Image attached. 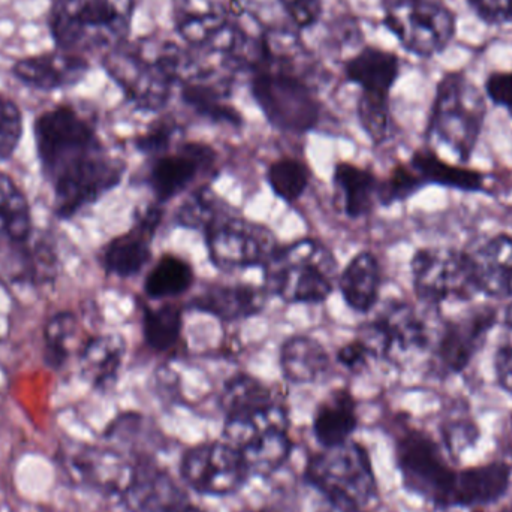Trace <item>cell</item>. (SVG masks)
<instances>
[{
  "label": "cell",
  "mask_w": 512,
  "mask_h": 512,
  "mask_svg": "<svg viewBox=\"0 0 512 512\" xmlns=\"http://www.w3.org/2000/svg\"><path fill=\"white\" fill-rule=\"evenodd\" d=\"M33 137L57 218H75L122 182L125 165L105 149L95 120L83 108L57 104L42 111L33 122Z\"/></svg>",
  "instance_id": "6da1fadb"
},
{
  "label": "cell",
  "mask_w": 512,
  "mask_h": 512,
  "mask_svg": "<svg viewBox=\"0 0 512 512\" xmlns=\"http://www.w3.org/2000/svg\"><path fill=\"white\" fill-rule=\"evenodd\" d=\"M304 50L292 33H262L249 41L245 62L252 72V95L280 131L303 134L319 119V102L304 74Z\"/></svg>",
  "instance_id": "7a4b0ae2"
},
{
  "label": "cell",
  "mask_w": 512,
  "mask_h": 512,
  "mask_svg": "<svg viewBox=\"0 0 512 512\" xmlns=\"http://www.w3.org/2000/svg\"><path fill=\"white\" fill-rule=\"evenodd\" d=\"M194 63V57L179 45L158 38L126 39L102 60L126 99L144 111L164 108L174 86L182 83Z\"/></svg>",
  "instance_id": "3957f363"
},
{
  "label": "cell",
  "mask_w": 512,
  "mask_h": 512,
  "mask_svg": "<svg viewBox=\"0 0 512 512\" xmlns=\"http://www.w3.org/2000/svg\"><path fill=\"white\" fill-rule=\"evenodd\" d=\"M304 483L315 490L328 512H375L378 481L369 450L358 441L318 451L307 459Z\"/></svg>",
  "instance_id": "277c9868"
},
{
  "label": "cell",
  "mask_w": 512,
  "mask_h": 512,
  "mask_svg": "<svg viewBox=\"0 0 512 512\" xmlns=\"http://www.w3.org/2000/svg\"><path fill=\"white\" fill-rule=\"evenodd\" d=\"M134 0H54L48 30L56 47L86 56L108 51L128 39Z\"/></svg>",
  "instance_id": "5b68a950"
},
{
  "label": "cell",
  "mask_w": 512,
  "mask_h": 512,
  "mask_svg": "<svg viewBox=\"0 0 512 512\" xmlns=\"http://www.w3.org/2000/svg\"><path fill=\"white\" fill-rule=\"evenodd\" d=\"M486 116V93L465 72H447L436 87L427 129L429 140L447 147L460 164H468Z\"/></svg>",
  "instance_id": "8992f818"
},
{
  "label": "cell",
  "mask_w": 512,
  "mask_h": 512,
  "mask_svg": "<svg viewBox=\"0 0 512 512\" xmlns=\"http://www.w3.org/2000/svg\"><path fill=\"white\" fill-rule=\"evenodd\" d=\"M264 267L267 291L286 303H324L333 292L336 261L316 240H298L277 249Z\"/></svg>",
  "instance_id": "52a82bcc"
},
{
  "label": "cell",
  "mask_w": 512,
  "mask_h": 512,
  "mask_svg": "<svg viewBox=\"0 0 512 512\" xmlns=\"http://www.w3.org/2000/svg\"><path fill=\"white\" fill-rule=\"evenodd\" d=\"M412 285L424 306L468 303L478 292L468 251L451 246L418 249L411 261Z\"/></svg>",
  "instance_id": "ba28073f"
},
{
  "label": "cell",
  "mask_w": 512,
  "mask_h": 512,
  "mask_svg": "<svg viewBox=\"0 0 512 512\" xmlns=\"http://www.w3.org/2000/svg\"><path fill=\"white\" fill-rule=\"evenodd\" d=\"M384 24L406 51L423 59L447 50L457 32L456 14L439 0H388Z\"/></svg>",
  "instance_id": "9c48e42d"
},
{
  "label": "cell",
  "mask_w": 512,
  "mask_h": 512,
  "mask_svg": "<svg viewBox=\"0 0 512 512\" xmlns=\"http://www.w3.org/2000/svg\"><path fill=\"white\" fill-rule=\"evenodd\" d=\"M179 474L186 489L204 498H228L252 480L239 447L227 439L206 441L183 451Z\"/></svg>",
  "instance_id": "30bf717a"
},
{
  "label": "cell",
  "mask_w": 512,
  "mask_h": 512,
  "mask_svg": "<svg viewBox=\"0 0 512 512\" xmlns=\"http://www.w3.org/2000/svg\"><path fill=\"white\" fill-rule=\"evenodd\" d=\"M221 408L225 439L234 445L262 430L289 424L288 411L279 394L254 376L230 379L221 394Z\"/></svg>",
  "instance_id": "8fae6325"
},
{
  "label": "cell",
  "mask_w": 512,
  "mask_h": 512,
  "mask_svg": "<svg viewBox=\"0 0 512 512\" xmlns=\"http://www.w3.org/2000/svg\"><path fill=\"white\" fill-rule=\"evenodd\" d=\"M501 309L493 304H472L468 309L439 324L430 363L439 376L459 375L481 349L499 324Z\"/></svg>",
  "instance_id": "7c38bea8"
},
{
  "label": "cell",
  "mask_w": 512,
  "mask_h": 512,
  "mask_svg": "<svg viewBox=\"0 0 512 512\" xmlns=\"http://www.w3.org/2000/svg\"><path fill=\"white\" fill-rule=\"evenodd\" d=\"M174 23L189 47L242 63L249 39L213 0H174Z\"/></svg>",
  "instance_id": "4fadbf2b"
},
{
  "label": "cell",
  "mask_w": 512,
  "mask_h": 512,
  "mask_svg": "<svg viewBox=\"0 0 512 512\" xmlns=\"http://www.w3.org/2000/svg\"><path fill=\"white\" fill-rule=\"evenodd\" d=\"M206 234L210 259L219 270L265 265L277 251L271 231L246 219L219 218Z\"/></svg>",
  "instance_id": "5bb4252c"
},
{
  "label": "cell",
  "mask_w": 512,
  "mask_h": 512,
  "mask_svg": "<svg viewBox=\"0 0 512 512\" xmlns=\"http://www.w3.org/2000/svg\"><path fill=\"white\" fill-rule=\"evenodd\" d=\"M396 459L403 483L411 492L436 502L453 498L456 475L439 456L432 439L417 430H409L396 442Z\"/></svg>",
  "instance_id": "9a60e30c"
},
{
  "label": "cell",
  "mask_w": 512,
  "mask_h": 512,
  "mask_svg": "<svg viewBox=\"0 0 512 512\" xmlns=\"http://www.w3.org/2000/svg\"><path fill=\"white\" fill-rule=\"evenodd\" d=\"M370 324L381 340L384 358L403 361L430 354L441 322L435 325L424 310L394 301Z\"/></svg>",
  "instance_id": "2e32d148"
},
{
  "label": "cell",
  "mask_w": 512,
  "mask_h": 512,
  "mask_svg": "<svg viewBox=\"0 0 512 512\" xmlns=\"http://www.w3.org/2000/svg\"><path fill=\"white\" fill-rule=\"evenodd\" d=\"M69 471L84 486L119 501L131 483L134 459L114 448L83 445L66 454Z\"/></svg>",
  "instance_id": "e0dca14e"
},
{
  "label": "cell",
  "mask_w": 512,
  "mask_h": 512,
  "mask_svg": "<svg viewBox=\"0 0 512 512\" xmlns=\"http://www.w3.org/2000/svg\"><path fill=\"white\" fill-rule=\"evenodd\" d=\"M90 69L86 56L53 48L23 57L12 65L15 80L39 92H57L77 86Z\"/></svg>",
  "instance_id": "ac0fdd59"
},
{
  "label": "cell",
  "mask_w": 512,
  "mask_h": 512,
  "mask_svg": "<svg viewBox=\"0 0 512 512\" xmlns=\"http://www.w3.org/2000/svg\"><path fill=\"white\" fill-rule=\"evenodd\" d=\"M0 270L15 285L47 286L59 274V254L47 234L33 231L23 242L0 245Z\"/></svg>",
  "instance_id": "d6986e66"
},
{
  "label": "cell",
  "mask_w": 512,
  "mask_h": 512,
  "mask_svg": "<svg viewBox=\"0 0 512 512\" xmlns=\"http://www.w3.org/2000/svg\"><path fill=\"white\" fill-rule=\"evenodd\" d=\"M161 222L162 210L155 204L138 210L131 230L111 240L102 251L105 271L122 279L140 273L152 256V240Z\"/></svg>",
  "instance_id": "ffe728a7"
},
{
  "label": "cell",
  "mask_w": 512,
  "mask_h": 512,
  "mask_svg": "<svg viewBox=\"0 0 512 512\" xmlns=\"http://www.w3.org/2000/svg\"><path fill=\"white\" fill-rule=\"evenodd\" d=\"M478 292L493 300L512 298V236L496 234L468 251Z\"/></svg>",
  "instance_id": "44dd1931"
},
{
  "label": "cell",
  "mask_w": 512,
  "mask_h": 512,
  "mask_svg": "<svg viewBox=\"0 0 512 512\" xmlns=\"http://www.w3.org/2000/svg\"><path fill=\"white\" fill-rule=\"evenodd\" d=\"M213 159L212 147L200 143L186 144L179 153H167L156 159L149 176L156 198L165 203L185 191L204 167L213 164Z\"/></svg>",
  "instance_id": "7402d4cb"
},
{
  "label": "cell",
  "mask_w": 512,
  "mask_h": 512,
  "mask_svg": "<svg viewBox=\"0 0 512 512\" xmlns=\"http://www.w3.org/2000/svg\"><path fill=\"white\" fill-rule=\"evenodd\" d=\"M179 86L183 101L201 117L230 126L242 125L239 111L228 102V84L215 72L195 63Z\"/></svg>",
  "instance_id": "603a6c76"
},
{
  "label": "cell",
  "mask_w": 512,
  "mask_h": 512,
  "mask_svg": "<svg viewBox=\"0 0 512 512\" xmlns=\"http://www.w3.org/2000/svg\"><path fill=\"white\" fill-rule=\"evenodd\" d=\"M358 406L351 391L336 388L318 406L312 420V433L322 450L351 441L358 429Z\"/></svg>",
  "instance_id": "cb8c5ba5"
},
{
  "label": "cell",
  "mask_w": 512,
  "mask_h": 512,
  "mask_svg": "<svg viewBox=\"0 0 512 512\" xmlns=\"http://www.w3.org/2000/svg\"><path fill=\"white\" fill-rule=\"evenodd\" d=\"M265 292L252 285L212 283L195 295L191 306L224 321H239L252 318L264 309Z\"/></svg>",
  "instance_id": "d4e9b609"
},
{
  "label": "cell",
  "mask_w": 512,
  "mask_h": 512,
  "mask_svg": "<svg viewBox=\"0 0 512 512\" xmlns=\"http://www.w3.org/2000/svg\"><path fill=\"white\" fill-rule=\"evenodd\" d=\"M421 185L444 186L463 192H486L489 179L483 171L460 162H447L432 147L415 150L408 162Z\"/></svg>",
  "instance_id": "484cf974"
},
{
  "label": "cell",
  "mask_w": 512,
  "mask_h": 512,
  "mask_svg": "<svg viewBox=\"0 0 512 512\" xmlns=\"http://www.w3.org/2000/svg\"><path fill=\"white\" fill-rule=\"evenodd\" d=\"M126 355V342L120 334H99L86 340L78 352L81 376L98 391L116 385Z\"/></svg>",
  "instance_id": "4316f807"
},
{
  "label": "cell",
  "mask_w": 512,
  "mask_h": 512,
  "mask_svg": "<svg viewBox=\"0 0 512 512\" xmlns=\"http://www.w3.org/2000/svg\"><path fill=\"white\" fill-rule=\"evenodd\" d=\"M400 59L391 51L364 47L346 62L345 75L363 93L390 96L400 75Z\"/></svg>",
  "instance_id": "83f0119b"
},
{
  "label": "cell",
  "mask_w": 512,
  "mask_h": 512,
  "mask_svg": "<svg viewBox=\"0 0 512 512\" xmlns=\"http://www.w3.org/2000/svg\"><path fill=\"white\" fill-rule=\"evenodd\" d=\"M236 447L240 448L252 478H267L277 474L291 459L294 439L289 426H276L249 436Z\"/></svg>",
  "instance_id": "f1b7e54d"
},
{
  "label": "cell",
  "mask_w": 512,
  "mask_h": 512,
  "mask_svg": "<svg viewBox=\"0 0 512 512\" xmlns=\"http://www.w3.org/2000/svg\"><path fill=\"white\" fill-rule=\"evenodd\" d=\"M381 283V265L372 252L355 255L339 277L343 300L358 313L370 312L376 306Z\"/></svg>",
  "instance_id": "f546056e"
},
{
  "label": "cell",
  "mask_w": 512,
  "mask_h": 512,
  "mask_svg": "<svg viewBox=\"0 0 512 512\" xmlns=\"http://www.w3.org/2000/svg\"><path fill=\"white\" fill-rule=\"evenodd\" d=\"M330 358L324 345L310 336H292L280 348V369L292 384H313L328 370Z\"/></svg>",
  "instance_id": "4dcf8cb0"
},
{
  "label": "cell",
  "mask_w": 512,
  "mask_h": 512,
  "mask_svg": "<svg viewBox=\"0 0 512 512\" xmlns=\"http://www.w3.org/2000/svg\"><path fill=\"white\" fill-rule=\"evenodd\" d=\"M333 179L343 212L349 218H364L372 212L379 201V182L372 171L351 162H339Z\"/></svg>",
  "instance_id": "1f68e13d"
},
{
  "label": "cell",
  "mask_w": 512,
  "mask_h": 512,
  "mask_svg": "<svg viewBox=\"0 0 512 512\" xmlns=\"http://www.w3.org/2000/svg\"><path fill=\"white\" fill-rule=\"evenodd\" d=\"M510 469L502 463L468 469L454 480L453 499L459 504H489L507 492Z\"/></svg>",
  "instance_id": "d6a6232c"
},
{
  "label": "cell",
  "mask_w": 512,
  "mask_h": 512,
  "mask_svg": "<svg viewBox=\"0 0 512 512\" xmlns=\"http://www.w3.org/2000/svg\"><path fill=\"white\" fill-rule=\"evenodd\" d=\"M33 231L26 195L12 177L0 171V245L23 242Z\"/></svg>",
  "instance_id": "836d02e7"
},
{
  "label": "cell",
  "mask_w": 512,
  "mask_h": 512,
  "mask_svg": "<svg viewBox=\"0 0 512 512\" xmlns=\"http://www.w3.org/2000/svg\"><path fill=\"white\" fill-rule=\"evenodd\" d=\"M194 279V270L185 259L164 255L147 274L144 291L155 300L179 297L191 289Z\"/></svg>",
  "instance_id": "e575fe53"
},
{
  "label": "cell",
  "mask_w": 512,
  "mask_h": 512,
  "mask_svg": "<svg viewBox=\"0 0 512 512\" xmlns=\"http://www.w3.org/2000/svg\"><path fill=\"white\" fill-rule=\"evenodd\" d=\"M182 327L183 309L179 304L165 303L155 309L144 307V340L153 351H170L179 342Z\"/></svg>",
  "instance_id": "d590c367"
},
{
  "label": "cell",
  "mask_w": 512,
  "mask_h": 512,
  "mask_svg": "<svg viewBox=\"0 0 512 512\" xmlns=\"http://www.w3.org/2000/svg\"><path fill=\"white\" fill-rule=\"evenodd\" d=\"M78 324L77 316L71 312H59L48 319L44 327L45 363L59 370L68 363L77 348Z\"/></svg>",
  "instance_id": "8d00e7d4"
},
{
  "label": "cell",
  "mask_w": 512,
  "mask_h": 512,
  "mask_svg": "<svg viewBox=\"0 0 512 512\" xmlns=\"http://www.w3.org/2000/svg\"><path fill=\"white\" fill-rule=\"evenodd\" d=\"M138 512H207L182 489L164 468L158 472L141 501Z\"/></svg>",
  "instance_id": "74e56055"
},
{
  "label": "cell",
  "mask_w": 512,
  "mask_h": 512,
  "mask_svg": "<svg viewBox=\"0 0 512 512\" xmlns=\"http://www.w3.org/2000/svg\"><path fill=\"white\" fill-rule=\"evenodd\" d=\"M309 179V168L298 159H279L268 168V185L274 195L285 203H295L306 192Z\"/></svg>",
  "instance_id": "f35d334b"
},
{
  "label": "cell",
  "mask_w": 512,
  "mask_h": 512,
  "mask_svg": "<svg viewBox=\"0 0 512 512\" xmlns=\"http://www.w3.org/2000/svg\"><path fill=\"white\" fill-rule=\"evenodd\" d=\"M357 113L361 128L373 144H384L390 140L394 128L390 96L361 92Z\"/></svg>",
  "instance_id": "ab89813d"
},
{
  "label": "cell",
  "mask_w": 512,
  "mask_h": 512,
  "mask_svg": "<svg viewBox=\"0 0 512 512\" xmlns=\"http://www.w3.org/2000/svg\"><path fill=\"white\" fill-rule=\"evenodd\" d=\"M218 209L210 189H198L180 207L177 221L192 230H209L218 221Z\"/></svg>",
  "instance_id": "60d3db41"
},
{
  "label": "cell",
  "mask_w": 512,
  "mask_h": 512,
  "mask_svg": "<svg viewBox=\"0 0 512 512\" xmlns=\"http://www.w3.org/2000/svg\"><path fill=\"white\" fill-rule=\"evenodd\" d=\"M423 188L411 165L397 164L384 182H379V203L384 206L408 200Z\"/></svg>",
  "instance_id": "b9f144b4"
},
{
  "label": "cell",
  "mask_w": 512,
  "mask_h": 512,
  "mask_svg": "<svg viewBox=\"0 0 512 512\" xmlns=\"http://www.w3.org/2000/svg\"><path fill=\"white\" fill-rule=\"evenodd\" d=\"M23 113L11 99L0 96V162L14 155L23 137Z\"/></svg>",
  "instance_id": "7bdbcfd3"
},
{
  "label": "cell",
  "mask_w": 512,
  "mask_h": 512,
  "mask_svg": "<svg viewBox=\"0 0 512 512\" xmlns=\"http://www.w3.org/2000/svg\"><path fill=\"white\" fill-rule=\"evenodd\" d=\"M498 325H501V336L495 354L496 376L502 388L512 394V298L501 310Z\"/></svg>",
  "instance_id": "ee69618b"
},
{
  "label": "cell",
  "mask_w": 512,
  "mask_h": 512,
  "mask_svg": "<svg viewBox=\"0 0 512 512\" xmlns=\"http://www.w3.org/2000/svg\"><path fill=\"white\" fill-rule=\"evenodd\" d=\"M177 134V125L174 120L161 119L152 123L144 134L135 140V146L146 155H167L171 143Z\"/></svg>",
  "instance_id": "f6af8a7d"
},
{
  "label": "cell",
  "mask_w": 512,
  "mask_h": 512,
  "mask_svg": "<svg viewBox=\"0 0 512 512\" xmlns=\"http://www.w3.org/2000/svg\"><path fill=\"white\" fill-rule=\"evenodd\" d=\"M376 358L381 357H379L375 346L363 331L357 339L346 343L337 351V361H339L340 366L345 367L349 372H360L370 361L376 360Z\"/></svg>",
  "instance_id": "bcb514c9"
},
{
  "label": "cell",
  "mask_w": 512,
  "mask_h": 512,
  "mask_svg": "<svg viewBox=\"0 0 512 512\" xmlns=\"http://www.w3.org/2000/svg\"><path fill=\"white\" fill-rule=\"evenodd\" d=\"M285 14L298 29L312 27L319 20L324 0H279Z\"/></svg>",
  "instance_id": "7dc6e473"
},
{
  "label": "cell",
  "mask_w": 512,
  "mask_h": 512,
  "mask_svg": "<svg viewBox=\"0 0 512 512\" xmlns=\"http://www.w3.org/2000/svg\"><path fill=\"white\" fill-rule=\"evenodd\" d=\"M487 98L512 117V71L492 72L484 83Z\"/></svg>",
  "instance_id": "c3c4849f"
},
{
  "label": "cell",
  "mask_w": 512,
  "mask_h": 512,
  "mask_svg": "<svg viewBox=\"0 0 512 512\" xmlns=\"http://www.w3.org/2000/svg\"><path fill=\"white\" fill-rule=\"evenodd\" d=\"M487 24L512 23V0H466Z\"/></svg>",
  "instance_id": "681fc988"
},
{
  "label": "cell",
  "mask_w": 512,
  "mask_h": 512,
  "mask_svg": "<svg viewBox=\"0 0 512 512\" xmlns=\"http://www.w3.org/2000/svg\"><path fill=\"white\" fill-rule=\"evenodd\" d=\"M267 512H277V511H267Z\"/></svg>",
  "instance_id": "f907efd6"
}]
</instances>
